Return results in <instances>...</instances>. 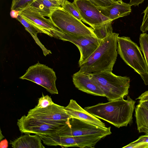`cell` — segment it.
<instances>
[{
    "instance_id": "cell-1",
    "label": "cell",
    "mask_w": 148,
    "mask_h": 148,
    "mask_svg": "<svg viewBox=\"0 0 148 148\" xmlns=\"http://www.w3.org/2000/svg\"><path fill=\"white\" fill-rule=\"evenodd\" d=\"M135 103V101L128 96L126 100L123 98L106 103H99L84 109L98 119L119 128L132 123Z\"/></svg>"
},
{
    "instance_id": "cell-2",
    "label": "cell",
    "mask_w": 148,
    "mask_h": 148,
    "mask_svg": "<svg viewBox=\"0 0 148 148\" xmlns=\"http://www.w3.org/2000/svg\"><path fill=\"white\" fill-rule=\"evenodd\" d=\"M119 34L112 32L100 40L99 45L80 65L79 72L89 74L112 72L117 56Z\"/></svg>"
},
{
    "instance_id": "cell-3",
    "label": "cell",
    "mask_w": 148,
    "mask_h": 148,
    "mask_svg": "<svg viewBox=\"0 0 148 148\" xmlns=\"http://www.w3.org/2000/svg\"><path fill=\"white\" fill-rule=\"evenodd\" d=\"M109 101L124 98L129 93L130 78L117 76L112 72L103 71L90 74Z\"/></svg>"
},
{
    "instance_id": "cell-4",
    "label": "cell",
    "mask_w": 148,
    "mask_h": 148,
    "mask_svg": "<svg viewBox=\"0 0 148 148\" xmlns=\"http://www.w3.org/2000/svg\"><path fill=\"white\" fill-rule=\"evenodd\" d=\"M137 44L130 38L118 36L117 51L125 62L140 76L145 84L148 85V69L146 64Z\"/></svg>"
},
{
    "instance_id": "cell-5",
    "label": "cell",
    "mask_w": 148,
    "mask_h": 148,
    "mask_svg": "<svg viewBox=\"0 0 148 148\" xmlns=\"http://www.w3.org/2000/svg\"><path fill=\"white\" fill-rule=\"evenodd\" d=\"M49 18L56 28L65 32L97 37L92 28L86 25L62 7L55 10Z\"/></svg>"
},
{
    "instance_id": "cell-6",
    "label": "cell",
    "mask_w": 148,
    "mask_h": 148,
    "mask_svg": "<svg viewBox=\"0 0 148 148\" xmlns=\"http://www.w3.org/2000/svg\"><path fill=\"white\" fill-rule=\"evenodd\" d=\"M108 135L106 134H92L75 136L39 135L43 143L48 146H60L62 147H78L81 148H94L102 138Z\"/></svg>"
},
{
    "instance_id": "cell-7",
    "label": "cell",
    "mask_w": 148,
    "mask_h": 148,
    "mask_svg": "<svg viewBox=\"0 0 148 148\" xmlns=\"http://www.w3.org/2000/svg\"><path fill=\"white\" fill-rule=\"evenodd\" d=\"M67 121L59 122L41 120L24 115L18 120L17 125L22 133L48 136L58 133L63 128Z\"/></svg>"
},
{
    "instance_id": "cell-8",
    "label": "cell",
    "mask_w": 148,
    "mask_h": 148,
    "mask_svg": "<svg viewBox=\"0 0 148 148\" xmlns=\"http://www.w3.org/2000/svg\"><path fill=\"white\" fill-rule=\"evenodd\" d=\"M20 79L34 82L45 88L50 93L58 94L56 81L57 77L53 69L39 62L30 66Z\"/></svg>"
},
{
    "instance_id": "cell-9",
    "label": "cell",
    "mask_w": 148,
    "mask_h": 148,
    "mask_svg": "<svg viewBox=\"0 0 148 148\" xmlns=\"http://www.w3.org/2000/svg\"><path fill=\"white\" fill-rule=\"evenodd\" d=\"M56 38L71 42L78 47L80 54L79 66L95 51L99 45L100 39L94 36L77 35L60 30Z\"/></svg>"
},
{
    "instance_id": "cell-10",
    "label": "cell",
    "mask_w": 148,
    "mask_h": 148,
    "mask_svg": "<svg viewBox=\"0 0 148 148\" xmlns=\"http://www.w3.org/2000/svg\"><path fill=\"white\" fill-rule=\"evenodd\" d=\"M112 133L110 127L101 128L79 119L70 118L63 128L58 133V135L66 136H75L92 134Z\"/></svg>"
},
{
    "instance_id": "cell-11",
    "label": "cell",
    "mask_w": 148,
    "mask_h": 148,
    "mask_svg": "<svg viewBox=\"0 0 148 148\" xmlns=\"http://www.w3.org/2000/svg\"><path fill=\"white\" fill-rule=\"evenodd\" d=\"M73 2L79 11L82 21L92 28L111 20L88 0H74Z\"/></svg>"
},
{
    "instance_id": "cell-12",
    "label": "cell",
    "mask_w": 148,
    "mask_h": 148,
    "mask_svg": "<svg viewBox=\"0 0 148 148\" xmlns=\"http://www.w3.org/2000/svg\"><path fill=\"white\" fill-rule=\"evenodd\" d=\"M19 15L30 23L38 33H43L56 38L60 29L54 25L50 18H47L29 9L19 11Z\"/></svg>"
},
{
    "instance_id": "cell-13",
    "label": "cell",
    "mask_w": 148,
    "mask_h": 148,
    "mask_svg": "<svg viewBox=\"0 0 148 148\" xmlns=\"http://www.w3.org/2000/svg\"><path fill=\"white\" fill-rule=\"evenodd\" d=\"M27 116L29 117L50 121L65 122L70 118L65 107L54 103L42 108L30 109Z\"/></svg>"
},
{
    "instance_id": "cell-14",
    "label": "cell",
    "mask_w": 148,
    "mask_h": 148,
    "mask_svg": "<svg viewBox=\"0 0 148 148\" xmlns=\"http://www.w3.org/2000/svg\"><path fill=\"white\" fill-rule=\"evenodd\" d=\"M73 81L78 90L92 95L105 97L101 89L92 79L90 74L79 72L73 74Z\"/></svg>"
},
{
    "instance_id": "cell-15",
    "label": "cell",
    "mask_w": 148,
    "mask_h": 148,
    "mask_svg": "<svg viewBox=\"0 0 148 148\" xmlns=\"http://www.w3.org/2000/svg\"><path fill=\"white\" fill-rule=\"evenodd\" d=\"M65 108L70 118H77L101 128L107 127L104 123L82 108L73 99H71L68 105Z\"/></svg>"
},
{
    "instance_id": "cell-16",
    "label": "cell",
    "mask_w": 148,
    "mask_h": 148,
    "mask_svg": "<svg viewBox=\"0 0 148 148\" xmlns=\"http://www.w3.org/2000/svg\"><path fill=\"white\" fill-rule=\"evenodd\" d=\"M131 6L122 0H117L110 5L98 8L103 15L113 21L129 15L132 11Z\"/></svg>"
},
{
    "instance_id": "cell-17",
    "label": "cell",
    "mask_w": 148,
    "mask_h": 148,
    "mask_svg": "<svg viewBox=\"0 0 148 148\" xmlns=\"http://www.w3.org/2000/svg\"><path fill=\"white\" fill-rule=\"evenodd\" d=\"M61 7L59 3L53 1L35 0L27 8L39 14L42 16L49 18L55 10Z\"/></svg>"
},
{
    "instance_id": "cell-18",
    "label": "cell",
    "mask_w": 148,
    "mask_h": 148,
    "mask_svg": "<svg viewBox=\"0 0 148 148\" xmlns=\"http://www.w3.org/2000/svg\"><path fill=\"white\" fill-rule=\"evenodd\" d=\"M41 139L38 135H31L29 134L22 136L10 144L14 148H44Z\"/></svg>"
},
{
    "instance_id": "cell-19",
    "label": "cell",
    "mask_w": 148,
    "mask_h": 148,
    "mask_svg": "<svg viewBox=\"0 0 148 148\" xmlns=\"http://www.w3.org/2000/svg\"><path fill=\"white\" fill-rule=\"evenodd\" d=\"M135 111L138 130L139 133L148 135V109L139 103L135 107Z\"/></svg>"
},
{
    "instance_id": "cell-20",
    "label": "cell",
    "mask_w": 148,
    "mask_h": 148,
    "mask_svg": "<svg viewBox=\"0 0 148 148\" xmlns=\"http://www.w3.org/2000/svg\"><path fill=\"white\" fill-rule=\"evenodd\" d=\"M16 19L24 26L25 30L30 34L36 43L41 49L45 56L52 53L51 51L47 49L40 42L37 37L38 32L30 23L20 15Z\"/></svg>"
},
{
    "instance_id": "cell-21",
    "label": "cell",
    "mask_w": 148,
    "mask_h": 148,
    "mask_svg": "<svg viewBox=\"0 0 148 148\" xmlns=\"http://www.w3.org/2000/svg\"><path fill=\"white\" fill-rule=\"evenodd\" d=\"M111 20L93 28L94 33L98 38L102 39L113 32L112 23Z\"/></svg>"
},
{
    "instance_id": "cell-22",
    "label": "cell",
    "mask_w": 148,
    "mask_h": 148,
    "mask_svg": "<svg viewBox=\"0 0 148 148\" xmlns=\"http://www.w3.org/2000/svg\"><path fill=\"white\" fill-rule=\"evenodd\" d=\"M140 48L143 52L148 69V34L146 33L141 34L139 36Z\"/></svg>"
},
{
    "instance_id": "cell-23",
    "label": "cell",
    "mask_w": 148,
    "mask_h": 148,
    "mask_svg": "<svg viewBox=\"0 0 148 148\" xmlns=\"http://www.w3.org/2000/svg\"><path fill=\"white\" fill-rule=\"evenodd\" d=\"M62 7L77 19L82 21V18L79 11L73 2L71 3L67 0Z\"/></svg>"
},
{
    "instance_id": "cell-24",
    "label": "cell",
    "mask_w": 148,
    "mask_h": 148,
    "mask_svg": "<svg viewBox=\"0 0 148 148\" xmlns=\"http://www.w3.org/2000/svg\"><path fill=\"white\" fill-rule=\"evenodd\" d=\"M35 0H12L11 10L21 11L27 8L29 5Z\"/></svg>"
},
{
    "instance_id": "cell-25",
    "label": "cell",
    "mask_w": 148,
    "mask_h": 148,
    "mask_svg": "<svg viewBox=\"0 0 148 148\" xmlns=\"http://www.w3.org/2000/svg\"><path fill=\"white\" fill-rule=\"evenodd\" d=\"M54 103L51 97L48 95H44L42 93V97L39 99L38 104L35 108H45Z\"/></svg>"
},
{
    "instance_id": "cell-26",
    "label": "cell",
    "mask_w": 148,
    "mask_h": 148,
    "mask_svg": "<svg viewBox=\"0 0 148 148\" xmlns=\"http://www.w3.org/2000/svg\"><path fill=\"white\" fill-rule=\"evenodd\" d=\"M143 13L144 14L140 30L143 33H145L148 31V5Z\"/></svg>"
},
{
    "instance_id": "cell-27",
    "label": "cell",
    "mask_w": 148,
    "mask_h": 148,
    "mask_svg": "<svg viewBox=\"0 0 148 148\" xmlns=\"http://www.w3.org/2000/svg\"><path fill=\"white\" fill-rule=\"evenodd\" d=\"M97 7H103L110 5L116 0H88Z\"/></svg>"
},
{
    "instance_id": "cell-28",
    "label": "cell",
    "mask_w": 148,
    "mask_h": 148,
    "mask_svg": "<svg viewBox=\"0 0 148 148\" xmlns=\"http://www.w3.org/2000/svg\"><path fill=\"white\" fill-rule=\"evenodd\" d=\"M123 148H148V143L134 141L129 144Z\"/></svg>"
},
{
    "instance_id": "cell-29",
    "label": "cell",
    "mask_w": 148,
    "mask_h": 148,
    "mask_svg": "<svg viewBox=\"0 0 148 148\" xmlns=\"http://www.w3.org/2000/svg\"><path fill=\"white\" fill-rule=\"evenodd\" d=\"M136 99L139 100V102L148 100V90L146 91L141 94Z\"/></svg>"
},
{
    "instance_id": "cell-30",
    "label": "cell",
    "mask_w": 148,
    "mask_h": 148,
    "mask_svg": "<svg viewBox=\"0 0 148 148\" xmlns=\"http://www.w3.org/2000/svg\"><path fill=\"white\" fill-rule=\"evenodd\" d=\"M136 142H143L148 143V135H145L140 136L136 140Z\"/></svg>"
},
{
    "instance_id": "cell-31",
    "label": "cell",
    "mask_w": 148,
    "mask_h": 148,
    "mask_svg": "<svg viewBox=\"0 0 148 148\" xmlns=\"http://www.w3.org/2000/svg\"><path fill=\"white\" fill-rule=\"evenodd\" d=\"M145 0H130L129 4L131 6H138L139 5L143 3Z\"/></svg>"
},
{
    "instance_id": "cell-32",
    "label": "cell",
    "mask_w": 148,
    "mask_h": 148,
    "mask_svg": "<svg viewBox=\"0 0 148 148\" xmlns=\"http://www.w3.org/2000/svg\"><path fill=\"white\" fill-rule=\"evenodd\" d=\"M19 15V11L18 10H11L10 15L13 18L16 19Z\"/></svg>"
},
{
    "instance_id": "cell-33",
    "label": "cell",
    "mask_w": 148,
    "mask_h": 148,
    "mask_svg": "<svg viewBox=\"0 0 148 148\" xmlns=\"http://www.w3.org/2000/svg\"><path fill=\"white\" fill-rule=\"evenodd\" d=\"M8 143L6 139H4L0 142V148H5L8 147Z\"/></svg>"
},
{
    "instance_id": "cell-34",
    "label": "cell",
    "mask_w": 148,
    "mask_h": 148,
    "mask_svg": "<svg viewBox=\"0 0 148 148\" xmlns=\"http://www.w3.org/2000/svg\"><path fill=\"white\" fill-rule=\"evenodd\" d=\"M56 1L59 3L62 6L67 0H51Z\"/></svg>"
},
{
    "instance_id": "cell-35",
    "label": "cell",
    "mask_w": 148,
    "mask_h": 148,
    "mask_svg": "<svg viewBox=\"0 0 148 148\" xmlns=\"http://www.w3.org/2000/svg\"><path fill=\"white\" fill-rule=\"evenodd\" d=\"M139 103H141L144 105L148 109V100L139 102Z\"/></svg>"
}]
</instances>
